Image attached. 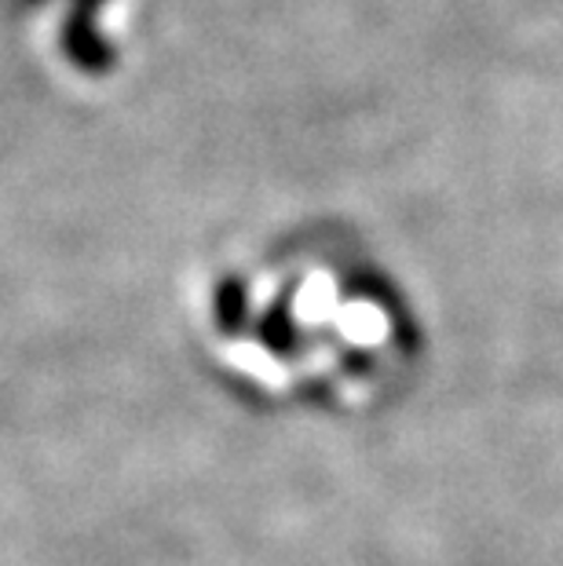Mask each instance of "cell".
Masks as SVG:
<instances>
[{
  "instance_id": "2",
  "label": "cell",
  "mask_w": 563,
  "mask_h": 566,
  "mask_svg": "<svg viewBox=\"0 0 563 566\" xmlns=\"http://www.w3.org/2000/svg\"><path fill=\"white\" fill-rule=\"evenodd\" d=\"M106 0H74L70 15L63 22V33H59V44H63V55L74 63L81 74H106L117 63V48L111 44V38L100 30V8Z\"/></svg>"
},
{
  "instance_id": "1",
  "label": "cell",
  "mask_w": 563,
  "mask_h": 566,
  "mask_svg": "<svg viewBox=\"0 0 563 566\" xmlns=\"http://www.w3.org/2000/svg\"><path fill=\"white\" fill-rule=\"evenodd\" d=\"M190 307L212 366L268 402H380L414 369L421 340L392 274L330 238L217 260Z\"/></svg>"
},
{
  "instance_id": "3",
  "label": "cell",
  "mask_w": 563,
  "mask_h": 566,
  "mask_svg": "<svg viewBox=\"0 0 563 566\" xmlns=\"http://www.w3.org/2000/svg\"><path fill=\"white\" fill-rule=\"evenodd\" d=\"M27 4H44V0H27Z\"/></svg>"
}]
</instances>
